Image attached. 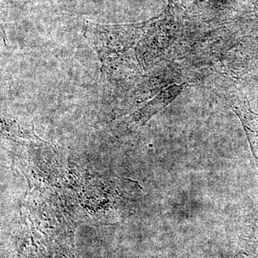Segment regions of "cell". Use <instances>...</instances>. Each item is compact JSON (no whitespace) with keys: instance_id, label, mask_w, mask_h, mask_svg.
Segmentation results:
<instances>
[{"instance_id":"obj_1","label":"cell","mask_w":258,"mask_h":258,"mask_svg":"<svg viewBox=\"0 0 258 258\" xmlns=\"http://www.w3.org/2000/svg\"><path fill=\"white\" fill-rule=\"evenodd\" d=\"M130 26L103 25L87 23L84 36L96 51L101 60L102 74L113 79L124 62L125 56L133 43Z\"/></svg>"},{"instance_id":"obj_2","label":"cell","mask_w":258,"mask_h":258,"mask_svg":"<svg viewBox=\"0 0 258 258\" xmlns=\"http://www.w3.org/2000/svg\"><path fill=\"white\" fill-rule=\"evenodd\" d=\"M181 89V86H171L166 88L142 109L134 113L132 120L139 123H146L153 115L160 111L163 108L172 101L175 96L179 94Z\"/></svg>"}]
</instances>
